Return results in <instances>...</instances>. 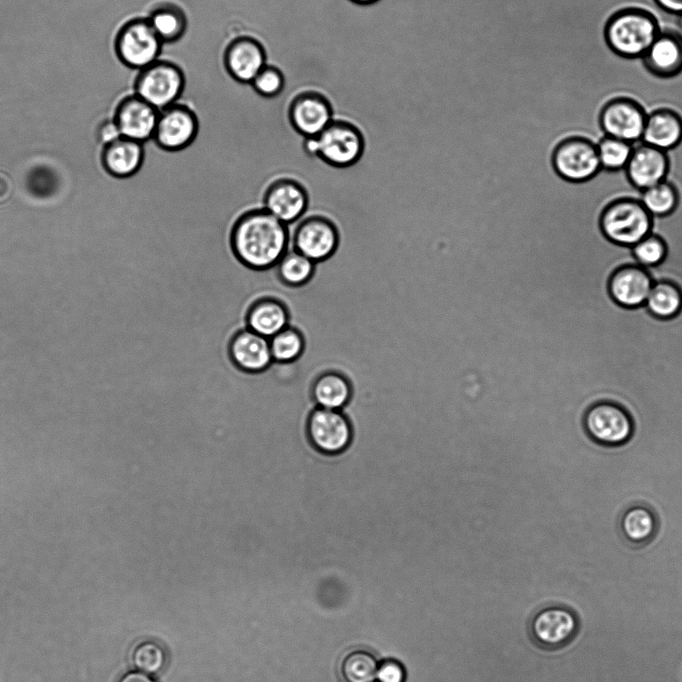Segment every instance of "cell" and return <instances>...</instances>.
<instances>
[{"instance_id": "836d02e7", "label": "cell", "mask_w": 682, "mask_h": 682, "mask_svg": "<svg viewBox=\"0 0 682 682\" xmlns=\"http://www.w3.org/2000/svg\"><path fill=\"white\" fill-rule=\"evenodd\" d=\"M131 661L138 671L149 675L156 674L165 666L166 652L156 641L145 640L133 648Z\"/></svg>"}, {"instance_id": "83f0119b", "label": "cell", "mask_w": 682, "mask_h": 682, "mask_svg": "<svg viewBox=\"0 0 682 682\" xmlns=\"http://www.w3.org/2000/svg\"><path fill=\"white\" fill-rule=\"evenodd\" d=\"M644 306L658 319L674 318L682 310V291L669 280H656Z\"/></svg>"}, {"instance_id": "52a82bcc", "label": "cell", "mask_w": 682, "mask_h": 682, "mask_svg": "<svg viewBox=\"0 0 682 682\" xmlns=\"http://www.w3.org/2000/svg\"><path fill=\"white\" fill-rule=\"evenodd\" d=\"M551 161L559 176L573 182L588 180L601 169L596 142L580 134L561 138L553 148Z\"/></svg>"}, {"instance_id": "d4e9b609", "label": "cell", "mask_w": 682, "mask_h": 682, "mask_svg": "<svg viewBox=\"0 0 682 682\" xmlns=\"http://www.w3.org/2000/svg\"><path fill=\"white\" fill-rule=\"evenodd\" d=\"M352 388L341 373L328 370L319 374L311 386V397L316 407L341 410L350 401Z\"/></svg>"}, {"instance_id": "f35d334b", "label": "cell", "mask_w": 682, "mask_h": 682, "mask_svg": "<svg viewBox=\"0 0 682 682\" xmlns=\"http://www.w3.org/2000/svg\"><path fill=\"white\" fill-rule=\"evenodd\" d=\"M655 4L663 11L680 15L682 14V0H653Z\"/></svg>"}, {"instance_id": "f1b7e54d", "label": "cell", "mask_w": 682, "mask_h": 682, "mask_svg": "<svg viewBox=\"0 0 682 682\" xmlns=\"http://www.w3.org/2000/svg\"><path fill=\"white\" fill-rule=\"evenodd\" d=\"M273 362H296L305 352L307 339L302 329L288 325L269 339Z\"/></svg>"}, {"instance_id": "74e56055", "label": "cell", "mask_w": 682, "mask_h": 682, "mask_svg": "<svg viewBox=\"0 0 682 682\" xmlns=\"http://www.w3.org/2000/svg\"><path fill=\"white\" fill-rule=\"evenodd\" d=\"M120 136L119 130L112 117L102 120L97 126L96 137L102 146L112 142Z\"/></svg>"}, {"instance_id": "ac0fdd59", "label": "cell", "mask_w": 682, "mask_h": 682, "mask_svg": "<svg viewBox=\"0 0 682 682\" xmlns=\"http://www.w3.org/2000/svg\"><path fill=\"white\" fill-rule=\"evenodd\" d=\"M654 281L647 268L636 263L626 264L611 274L608 291L622 307H641L645 305Z\"/></svg>"}, {"instance_id": "603a6c76", "label": "cell", "mask_w": 682, "mask_h": 682, "mask_svg": "<svg viewBox=\"0 0 682 682\" xmlns=\"http://www.w3.org/2000/svg\"><path fill=\"white\" fill-rule=\"evenodd\" d=\"M642 142L669 151L682 141V115L669 107L647 113Z\"/></svg>"}, {"instance_id": "1f68e13d", "label": "cell", "mask_w": 682, "mask_h": 682, "mask_svg": "<svg viewBox=\"0 0 682 682\" xmlns=\"http://www.w3.org/2000/svg\"><path fill=\"white\" fill-rule=\"evenodd\" d=\"M634 144L602 135L596 142L601 168L618 171L625 169L633 150Z\"/></svg>"}, {"instance_id": "f546056e", "label": "cell", "mask_w": 682, "mask_h": 682, "mask_svg": "<svg viewBox=\"0 0 682 682\" xmlns=\"http://www.w3.org/2000/svg\"><path fill=\"white\" fill-rule=\"evenodd\" d=\"M378 664L372 653L354 650L343 657L340 664L341 676L344 682H373Z\"/></svg>"}, {"instance_id": "ffe728a7", "label": "cell", "mask_w": 682, "mask_h": 682, "mask_svg": "<svg viewBox=\"0 0 682 682\" xmlns=\"http://www.w3.org/2000/svg\"><path fill=\"white\" fill-rule=\"evenodd\" d=\"M641 59L646 71L654 77L678 76L682 73V37L675 29L661 30Z\"/></svg>"}, {"instance_id": "7c38bea8", "label": "cell", "mask_w": 682, "mask_h": 682, "mask_svg": "<svg viewBox=\"0 0 682 682\" xmlns=\"http://www.w3.org/2000/svg\"><path fill=\"white\" fill-rule=\"evenodd\" d=\"M261 204L264 209L288 226L307 212L310 196L305 185L291 177H279L265 188Z\"/></svg>"}, {"instance_id": "e0dca14e", "label": "cell", "mask_w": 682, "mask_h": 682, "mask_svg": "<svg viewBox=\"0 0 682 682\" xmlns=\"http://www.w3.org/2000/svg\"><path fill=\"white\" fill-rule=\"evenodd\" d=\"M227 352L234 366L247 373L263 372L273 363L269 339L245 326L228 338Z\"/></svg>"}, {"instance_id": "8d00e7d4", "label": "cell", "mask_w": 682, "mask_h": 682, "mask_svg": "<svg viewBox=\"0 0 682 682\" xmlns=\"http://www.w3.org/2000/svg\"><path fill=\"white\" fill-rule=\"evenodd\" d=\"M404 667L396 660H385L378 664L376 680L378 682H404Z\"/></svg>"}, {"instance_id": "9c48e42d", "label": "cell", "mask_w": 682, "mask_h": 682, "mask_svg": "<svg viewBox=\"0 0 682 682\" xmlns=\"http://www.w3.org/2000/svg\"><path fill=\"white\" fill-rule=\"evenodd\" d=\"M340 243L335 222L327 216L312 214L300 220L291 235L293 249L316 264L331 258Z\"/></svg>"}, {"instance_id": "d6a6232c", "label": "cell", "mask_w": 682, "mask_h": 682, "mask_svg": "<svg viewBox=\"0 0 682 682\" xmlns=\"http://www.w3.org/2000/svg\"><path fill=\"white\" fill-rule=\"evenodd\" d=\"M621 526L627 539L635 543H641L653 535L656 521L648 508L634 506L623 515Z\"/></svg>"}, {"instance_id": "2e32d148", "label": "cell", "mask_w": 682, "mask_h": 682, "mask_svg": "<svg viewBox=\"0 0 682 682\" xmlns=\"http://www.w3.org/2000/svg\"><path fill=\"white\" fill-rule=\"evenodd\" d=\"M226 72L236 82L251 84L267 65V53L262 43L251 36H239L228 43L223 53Z\"/></svg>"}, {"instance_id": "484cf974", "label": "cell", "mask_w": 682, "mask_h": 682, "mask_svg": "<svg viewBox=\"0 0 682 682\" xmlns=\"http://www.w3.org/2000/svg\"><path fill=\"white\" fill-rule=\"evenodd\" d=\"M147 19L164 44L179 41L185 35L188 27L185 11L172 2H164L154 6Z\"/></svg>"}, {"instance_id": "5b68a950", "label": "cell", "mask_w": 682, "mask_h": 682, "mask_svg": "<svg viewBox=\"0 0 682 682\" xmlns=\"http://www.w3.org/2000/svg\"><path fill=\"white\" fill-rule=\"evenodd\" d=\"M186 85L182 68L175 62L159 59L137 71L133 93L158 111L178 103Z\"/></svg>"}, {"instance_id": "ba28073f", "label": "cell", "mask_w": 682, "mask_h": 682, "mask_svg": "<svg viewBox=\"0 0 682 682\" xmlns=\"http://www.w3.org/2000/svg\"><path fill=\"white\" fill-rule=\"evenodd\" d=\"M646 117L645 108L637 100L616 96L600 108L597 125L602 135L636 144L642 139Z\"/></svg>"}, {"instance_id": "5bb4252c", "label": "cell", "mask_w": 682, "mask_h": 682, "mask_svg": "<svg viewBox=\"0 0 682 682\" xmlns=\"http://www.w3.org/2000/svg\"><path fill=\"white\" fill-rule=\"evenodd\" d=\"M159 112L135 93L122 97L114 108V120L121 136L145 143L153 139Z\"/></svg>"}, {"instance_id": "60d3db41", "label": "cell", "mask_w": 682, "mask_h": 682, "mask_svg": "<svg viewBox=\"0 0 682 682\" xmlns=\"http://www.w3.org/2000/svg\"><path fill=\"white\" fill-rule=\"evenodd\" d=\"M350 1L358 5H370L377 2L378 0H350Z\"/></svg>"}, {"instance_id": "3957f363", "label": "cell", "mask_w": 682, "mask_h": 682, "mask_svg": "<svg viewBox=\"0 0 682 682\" xmlns=\"http://www.w3.org/2000/svg\"><path fill=\"white\" fill-rule=\"evenodd\" d=\"M364 137L358 127L334 119L316 137L303 138L304 153L333 168H348L359 161L364 151Z\"/></svg>"}, {"instance_id": "e575fe53", "label": "cell", "mask_w": 682, "mask_h": 682, "mask_svg": "<svg viewBox=\"0 0 682 682\" xmlns=\"http://www.w3.org/2000/svg\"><path fill=\"white\" fill-rule=\"evenodd\" d=\"M634 262L647 269L660 265L667 254V247L662 238L650 233L631 247Z\"/></svg>"}, {"instance_id": "277c9868", "label": "cell", "mask_w": 682, "mask_h": 682, "mask_svg": "<svg viewBox=\"0 0 682 682\" xmlns=\"http://www.w3.org/2000/svg\"><path fill=\"white\" fill-rule=\"evenodd\" d=\"M653 217L639 199L621 198L606 206L600 227L611 242L632 247L652 232Z\"/></svg>"}, {"instance_id": "4fadbf2b", "label": "cell", "mask_w": 682, "mask_h": 682, "mask_svg": "<svg viewBox=\"0 0 682 682\" xmlns=\"http://www.w3.org/2000/svg\"><path fill=\"white\" fill-rule=\"evenodd\" d=\"M287 114L290 125L303 138L318 136L334 120L329 99L316 91L294 96Z\"/></svg>"}, {"instance_id": "7402d4cb", "label": "cell", "mask_w": 682, "mask_h": 682, "mask_svg": "<svg viewBox=\"0 0 682 682\" xmlns=\"http://www.w3.org/2000/svg\"><path fill=\"white\" fill-rule=\"evenodd\" d=\"M100 158L108 174L116 178H128L135 175L144 163V144L120 136L102 146Z\"/></svg>"}, {"instance_id": "4316f807", "label": "cell", "mask_w": 682, "mask_h": 682, "mask_svg": "<svg viewBox=\"0 0 682 682\" xmlns=\"http://www.w3.org/2000/svg\"><path fill=\"white\" fill-rule=\"evenodd\" d=\"M317 264L293 248H289L276 264L278 281L288 288H301L313 279Z\"/></svg>"}, {"instance_id": "6da1fadb", "label": "cell", "mask_w": 682, "mask_h": 682, "mask_svg": "<svg viewBox=\"0 0 682 682\" xmlns=\"http://www.w3.org/2000/svg\"><path fill=\"white\" fill-rule=\"evenodd\" d=\"M228 243L242 266L263 272L274 268L290 248L291 234L287 224L261 206L245 210L234 220Z\"/></svg>"}, {"instance_id": "b9f144b4", "label": "cell", "mask_w": 682, "mask_h": 682, "mask_svg": "<svg viewBox=\"0 0 682 682\" xmlns=\"http://www.w3.org/2000/svg\"><path fill=\"white\" fill-rule=\"evenodd\" d=\"M675 30L682 37V14L678 15L677 29Z\"/></svg>"}, {"instance_id": "8992f818", "label": "cell", "mask_w": 682, "mask_h": 682, "mask_svg": "<svg viewBox=\"0 0 682 682\" xmlns=\"http://www.w3.org/2000/svg\"><path fill=\"white\" fill-rule=\"evenodd\" d=\"M163 45L147 17L126 20L118 28L113 42L118 60L136 71L159 60Z\"/></svg>"}, {"instance_id": "d590c367", "label": "cell", "mask_w": 682, "mask_h": 682, "mask_svg": "<svg viewBox=\"0 0 682 682\" xmlns=\"http://www.w3.org/2000/svg\"><path fill=\"white\" fill-rule=\"evenodd\" d=\"M250 85L261 97L275 98L284 90L285 76L278 67L267 64Z\"/></svg>"}, {"instance_id": "30bf717a", "label": "cell", "mask_w": 682, "mask_h": 682, "mask_svg": "<svg viewBox=\"0 0 682 682\" xmlns=\"http://www.w3.org/2000/svg\"><path fill=\"white\" fill-rule=\"evenodd\" d=\"M307 436L311 445L327 455H338L350 445L352 426L341 410L315 407L307 419Z\"/></svg>"}, {"instance_id": "44dd1931", "label": "cell", "mask_w": 682, "mask_h": 682, "mask_svg": "<svg viewBox=\"0 0 682 682\" xmlns=\"http://www.w3.org/2000/svg\"><path fill=\"white\" fill-rule=\"evenodd\" d=\"M243 320L245 327L270 339L291 324V311L281 298L263 295L249 303Z\"/></svg>"}, {"instance_id": "ab89813d", "label": "cell", "mask_w": 682, "mask_h": 682, "mask_svg": "<svg viewBox=\"0 0 682 682\" xmlns=\"http://www.w3.org/2000/svg\"><path fill=\"white\" fill-rule=\"evenodd\" d=\"M118 682H156V681L152 679L149 674H146L141 671H131L121 676Z\"/></svg>"}, {"instance_id": "9a60e30c", "label": "cell", "mask_w": 682, "mask_h": 682, "mask_svg": "<svg viewBox=\"0 0 682 682\" xmlns=\"http://www.w3.org/2000/svg\"><path fill=\"white\" fill-rule=\"evenodd\" d=\"M585 428L595 441L617 445L631 437L633 423L621 406L612 402H600L588 409L585 415Z\"/></svg>"}, {"instance_id": "7a4b0ae2", "label": "cell", "mask_w": 682, "mask_h": 682, "mask_svg": "<svg viewBox=\"0 0 682 682\" xmlns=\"http://www.w3.org/2000/svg\"><path fill=\"white\" fill-rule=\"evenodd\" d=\"M656 16L638 6H627L612 13L603 30L608 48L625 59L642 58L660 33Z\"/></svg>"}, {"instance_id": "8fae6325", "label": "cell", "mask_w": 682, "mask_h": 682, "mask_svg": "<svg viewBox=\"0 0 682 682\" xmlns=\"http://www.w3.org/2000/svg\"><path fill=\"white\" fill-rule=\"evenodd\" d=\"M199 120L187 105L176 103L159 112L153 141L165 152L187 149L197 138Z\"/></svg>"}, {"instance_id": "d6986e66", "label": "cell", "mask_w": 682, "mask_h": 682, "mask_svg": "<svg viewBox=\"0 0 682 682\" xmlns=\"http://www.w3.org/2000/svg\"><path fill=\"white\" fill-rule=\"evenodd\" d=\"M668 165L666 151L640 141L634 144L624 170L631 184L642 191L666 180Z\"/></svg>"}, {"instance_id": "4dcf8cb0", "label": "cell", "mask_w": 682, "mask_h": 682, "mask_svg": "<svg viewBox=\"0 0 682 682\" xmlns=\"http://www.w3.org/2000/svg\"><path fill=\"white\" fill-rule=\"evenodd\" d=\"M639 200L652 217H663L675 209L678 195L675 187L664 180L642 190Z\"/></svg>"}, {"instance_id": "cb8c5ba5", "label": "cell", "mask_w": 682, "mask_h": 682, "mask_svg": "<svg viewBox=\"0 0 682 682\" xmlns=\"http://www.w3.org/2000/svg\"><path fill=\"white\" fill-rule=\"evenodd\" d=\"M576 627V619L570 611L550 607L534 616L531 632L538 643L553 647L566 642L573 635Z\"/></svg>"}]
</instances>
